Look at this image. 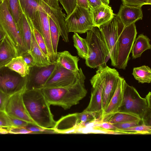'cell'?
Returning a JSON list of instances; mask_svg holds the SVG:
<instances>
[{
    "mask_svg": "<svg viewBox=\"0 0 151 151\" xmlns=\"http://www.w3.org/2000/svg\"><path fill=\"white\" fill-rule=\"evenodd\" d=\"M23 13L33 27L42 33L39 12L40 0H19Z\"/></svg>",
    "mask_w": 151,
    "mask_h": 151,
    "instance_id": "ac0fdd59",
    "label": "cell"
},
{
    "mask_svg": "<svg viewBox=\"0 0 151 151\" xmlns=\"http://www.w3.org/2000/svg\"><path fill=\"white\" fill-rule=\"evenodd\" d=\"M5 66L23 77L26 76L29 72V67L22 56H18L13 58Z\"/></svg>",
    "mask_w": 151,
    "mask_h": 151,
    "instance_id": "484cf974",
    "label": "cell"
},
{
    "mask_svg": "<svg viewBox=\"0 0 151 151\" xmlns=\"http://www.w3.org/2000/svg\"><path fill=\"white\" fill-rule=\"evenodd\" d=\"M24 91L18 92L10 96L5 112L9 116L36 125L30 117L25 106L22 98V93Z\"/></svg>",
    "mask_w": 151,
    "mask_h": 151,
    "instance_id": "5bb4252c",
    "label": "cell"
},
{
    "mask_svg": "<svg viewBox=\"0 0 151 151\" xmlns=\"http://www.w3.org/2000/svg\"><path fill=\"white\" fill-rule=\"evenodd\" d=\"M8 117L14 127H24L29 123L24 121L17 118L9 116Z\"/></svg>",
    "mask_w": 151,
    "mask_h": 151,
    "instance_id": "60d3db41",
    "label": "cell"
},
{
    "mask_svg": "<svg viewBox=\"0 0 151 151\" xmlns=\"http://www.w3.org/2000/svg\"><path fill=\"white\" fill-rule=\"evenodd\" d=\"M6 0L8 7L16 23L18 22L23 13L19 0Z\"/></svg>",
    "mask_w": 151,
    "mask_h": 151,
    "instance_id": "4dcf8cb0",
    "label": "cell"
},
{
    "mask_svg": "<svg viewBox=\"0 0 151 151\" xmlns=\"http://www.w3.org/2000/svg\"><path fill=\"white\" fill-rule=\"evenodd\" d=\"M147 106L146 99L142 97L135 88L129 85L125 80L123 100L118 112L132 114L141 120Z\"/></svg>",
    "mask_w": 151,
    "mask_h": 151,
    "instance_id": "8992f818",
    "label": "cell"
},
{
    "mask_svg": "<svg viewBox=\"0 0 151 151\" xmlns=\"http://www.w3.org/2000/svg\"><path fill=\"white\" fill-rule=\"evenodd\" d=\"M104 66L99 67L96 74L90 80L92 90L89 104L84 110L97 114L100 119L102 112V97L105 84Z\"/></svg>",
    "mask_w": 151,
    "mask_h": 151,
    "instance_id": "9c48e42d",
    "label": "cell"
},
{
    "mask_svg": "<svg viewBox=\"0 0 151 151\" xmlns=\"http://www.w3.org/2000/svg\"><path fill=\"white\" fill-rule=\"evenodd\" d=\"M76 5L86 9H89L87 0H76Z\"/></svg>",
    "mask_w": 151,
    "mask_h": 151,
    "instance_id": "bcb514c9",
    "label": "cell"
},
{
    "mask_svg": "<svg viewBox=\"0 0 151 151\" xmlns=\"http://www.w3.org/2000/svg\"><path fill=\"white\" fill-rule=\"evenodd\" d=\"M5 36L2 32L0 30V42L3 40Z\"/></svg>",
    "mask_w": 151,
    "mask_h": 151,
    "instance_id": "c3c4849f",
    "label": "cell"
},
{
    "mask_svg": "<svg viewBox=\"0 0 151 151\" xmlns=\"http://www.w3.org/2000/svg\"><path fill=\"white\" fill-rule=\"evenodd\" d=\"M9 133L7 128L0 127V134H5Z\"/></svg>",
    "mask_w": 151,
    "mask_h": 151,
    "instance_id": "7dc6e473",
    "label": "cell"
},
{
    "mask_svg": "<svg viewBox=\"0 0 151 151\" xmlns=\"http://www.w3.org/2000/svg\"><path fill=\"white\" fill-rule=\"evenodd\" d=\"M151 92H149L145 98L147 103V106L141 119L142 124L146 125L151 126Z\"/></svg>",
    "mask_w": 151,
    "mask_h": 151,
    "instance_id": "d6a6232c",
    "label": "cell"
},
{
    "mask_svg": "<svg viewBox=\"0 0 151 151\" xmlns=\"http://www.w3.org/2000/svg\"><path fill=\"white\" fill-rule=\"evenodd\" d=\"M22 98L27 111L36 125L46 129L53 130L56 122L51 112L50 105L41 89L24 90Z\"/></svg>",
    "mask_w": 151,
    "mask_h": 151,
    "instance_id": "6da1fadb",
    "label": "cell"
},
{
    "mask_svg": "<svg viewBox=\"0 0 151 151\" xmlns=\"http://www.w3.org/2000/svg\"><path fill=\"white\" fill-rule=\"evenodd\" d=\"M57 62L44 66L35 65L29 68V72L26 76L25 90L41 89L55 70Z\"/></svg>",
    "mask_w": 151,
    "mask_h": 151,
    "instance_id": "7c38bea8",
    "label": "cell"
},
{
    "mask_svg": "<svg viewBox=\"0 0 151 151\" xmlns=\"http://www.w3.org/2000/svg\"><path fill=\"white\" fill-rule=\"evenodd\" d=\"M135 23L124 26L119 35L116 68L125 70L129 59L137 32Z\"/></svg>",
    "mask_w": 151,
    "mask_h": 151,
    "instance_id": "52a82bcc",
    "label": "cell"
},
{
    "mask_svg": "<svg viewBox=\"0 0 151 151\" xmlns=\"http://www.w3.org/2000/svg\"><path fill=\"white\" fill-rule=\"evenodd\" d=\"M0 127L6 128L13 127L8 116L5 111H0Z\"/></svg>",
    "mask_w": 151,
    "mask_h": 151,
    "instance_id": "74e56055",
    "label": "cell"
},
{
    "mask_svg": "<svg viewBox=\"0 0 151 151\" xmlns=\"http://www.w3.org/2000/svg\"><path fill=\"white\" fill-rule=\"evenodd\" d=\"M89 9H93L102 5H109L110 0H87Z\"/></svg>",
    "mask_w": 151,
    "mask_h": 151,
    "instance_id": "ab89813d",
    "label": "cell"
},
{
    "mask_svg": "<svg viewBox=\"0 0 151 151\" xmlns=\"http://www.w3.org/2000/svg\"><path fill=\"white\" fill-rule=\"evenodd\" d=\"M49 23L50 38L52 47L55 54L57 56L58 45L60 34L55 23L50 17Z\"/></svg>",
    "mask_w": 151,
    "mask_h": 151,
    "instance_id": "f546056e",
    "label": "cell"
},
{
    "mask_svg": "<svg viewBox=\"0 0 151 151\" xmlns=\"http://www.w3.org/2000/svg\"><path fill=\"white\" fill-rule=\"evenodd\" d=\"M21 56L29 68L36 65L33 58L29 52H26Z\"/></svg>",
    "mask_w": 151,
    "mask_h": 151,
    "instance_id": "ee69618b",
    "label": "cell"
},
{
    "mask_svg": "<svg viewBox=\"0 0 151 151\" xmlns=\"http://www.w3.org/2000/svg\"><path fill=\"white\" fill-rule=\"evenodd\" d=\"M3 0H0V3L3 1Z\"/></svg>",
    "mask_w": 151,
    "mask_h": 151,
    "instance_id": "681fc988",
    "label": "cell"
},
{
    "mask_svg": "<svg viewBox=\"0 0 151 151\" xmlns=\"http://www.w3.org/2000/svg\"><path fill=\"white\" fill-rule=\"evenodd\" d=\"M24 127L31 131L32 132V133H42L44 132L47 130L30 123H28L27 125Z\"/></svg>",
    "mask_w": 151,
    "mask_h": 151,
    "instance_id": "f6af8a7d",
    "label": "cell"
},
{
    "mask_svg": "<svg viewBox=\"0 0 151 151\" xmlns=\"http://www.w3.org/2000/svg\"><path fill=\"white\" fill-rule=\"evenodd\" d=\"M124 79L119 76L114 93L105 109L102 114L101 122L107 121L111 117L118 112L123 100Z\"/></svg>",
    "mask_w": 151,
    "mask_h": 151,
    "instance_id": "2e32d148",
    "label": "cell"
},
{
    "mask_svg": "<svg viewBox=\"0 0 151 151\" xmlns=\"http://www.w3.org/2000/svg\"><path fill=\"white\" fill-rule=\"evenodd\" d=\"M124 4L142 7L145 5L151 4V0H121Z\"/></svg>",
    "mask_w": 151,
    "mask_h": 151,
    "instance_id": "f35d334b",
    "label": "cell"
},
{
    "mask_svg": "<svg viewBox=\"0 0 151 151\" xmlns=\"http://www.w3.org/2000/svg\"><path fill=\"white\" fill-rule=\"evenodd\" d=\"M9 134H31L32 132L24 127H11L7 128Z\"/></svg>",
    "mask_w": 151,
    "mask_h": 151,
    "instance_id": "7bdbcfd3",
    "label": "cell"
},
{
    "mask_svg": "<svg viewBox=\"0 0 151 151\" xmlns=\"http://www.w3.org/2000/svg\"><path fill=\"white\" fill-rule=\"evenodd\" d=\"M78 78L74 84L58 88H43L41 90L50 105L61 106L64 109H70L78 104L87 93L84 84L86 77L81 68Z\"/></svg>",
    "mask_w": 151,
    "mask_h": 151,
    "instance_id": "7a4b0ae2",
    "label": "cell"
},
{
    "mask_svg": "<svg viewBox=\"0 0 151 151\" xmlns=\"http://www.w3.org/2000/svg\"><path fill=\"white\" fill-rule=\"evenodd\" d=\"M89 9L94 26L98 27L111 20L115 14L109 5H102Z\"/></svg>",
    "mask_w": 151,
    "mask_h": 151,
    "instance_id": "ffe728a7",
    "label": "cell"
},
{
    "mask_svg": "<svg viewBox=\"0 0 151 151\" xmlns=\"http://www.w3.org/2000/svg\"><path fill=\"white\" fill-rule=\"evenodd\" d=\"M18 55L13 47L5 37L0 45V68L5 66Z\"/></svg>",
    "mask_w": 151,
    "mask_h": 151,
    "instance_id": "cb8c5ba5",
    "label": "cell"
},
{
    "mask_svg": "<svg viewBox=\"0 0 151 151\" xmlns=\"http://www.w3.org/2000/svg\"><path fill=\"white\" fill-rule=\"evenodd\" d=\"M141 7L122 4L116 15L124 26H128L142 19L143 14Z\"/></svg>",
    "mask_w": 151,
    "mask_h": 151,
    "instance_id": "e0dca14e",
    "label": "cell"
},
{
    "mask_svg": "<svg viewBox=\"0 0 151 151\" xmlns=\"http://www.w3.org/2000/svg\"><path fill=\"white\" fill-rule=\"evenodd\" d=\"M29 52L33 58L36 65L44 66L52 63L39 46L32 32L30 48Z\"/></svg>",
    "mask_w": 151,
    "mask_h": 151,
    "instance_id": "603a6c76",
    "label": "cell"
},
{
    "mask_svg": "<svg viewBox=\"0 0 151 151\" xmlns=\"http://www.w3.org/2000/svg\"><path fill=\"white\" fill-rule=\"evenodd\" d=\"M79 58L74 56L67 51L57 52L56 62L64 68L73 72L78 71Z\"/></svg>",
    "mask_w": 151,
    "mask_h": 151,
    "instance_id": "44dd1931",
    "label": "cell"
},
{
    "mask_svg": "<svg viewBox=\"0 0 151 151\" xmlns=\"http://www.w3.org/2000/svg\"><path fill=\"white\" fill-rule=\"evenodd\" d=\"M132 75L139 83H150L151 81V69L148 66L134 68Z\"/></svg>",
    "mask_w": 151,
    "mask_h": 151,
    "instance_id": "4316f807",
    "label": "cell"
},
{
    "mask_svg": "<svg viewBox=\"0 0 151 151\" xmlns=\"http://www.w3.org/2000/svg\"><path fill=\"white\" fill-rule=\"evenodd\" d=\"M40 5L54 22L64 41L68 42L69 32L65 21V15L59 5L58 0H40Z\"/></svg>",
    "mask_w": 151,
    "mask_h": 151,
    "instance_id": "8fae6325",
    "label": "cell"
},
{
    "mask_svg": "<svg viewBox=\"0 0 151 151\" xmlns=\"http://www.w3.org/2000/svg\"><path fill=\"white\" fill-rule=\"evenodd\" d=\"M65 21L69 32L84 33L95 27L89 9L77 5L72 13L65 17Z\"/></svg>",
    "mask_w": 151,
    "mask_h": 151,
    "instance_id": "ba28073f",
    "label": "cell"
},
{
    "mask_svg": "<svg viewBox=\"0 0 151 151\" xmlns=\"http://www.w3.org/2000/svg\"><path fill=\"white\" fill-rule=\"evenodd\" d=\"M26 76L23 77L5 66L0 68V90L11 95L25 90Z\"/></svg>",
    "mask_w": 151,
    "mask_h": 151,
    "instance_id": "30bf717a",
    "label": "cell"
},
{
    "mask_svg": "<svg viewBox=\"0 0 151 151\" xmlns=\"http://www.w3.org/2000/svg\"><path fill=\"white\" fill-rule=\"evenodd\" d=\"M79 76V70L76 72L72 71L57 63L55 70L42 88H61L70 86L76 82Z\"/></svg>",
    "mask_w": 151,
    "mask_h": 151,
    "instance_id": "4fadbf2b",
    "label": "cell"
},
{
    "mask_svg": "<svg viewBox=\"0 0 151 151\" xmlns=\"http://www.w3.org/2000/svg\"><path fill=\"white\" fill-rule=\"evenodd\" d=\"M140 119L138 117L132 114L126 113L118 112L106 122L112 124H115Z\"/></svg>",
    "mask_w": 151,
    "mask_h": 151,
    "instance_id": "f1b7e54d",
    "label": "cell"
},
{
    "mask_svg": "<svg viewBox=\"0 0 151 151\" xmlns=\"http://www.w3.org/2000/svg\"><path fill=\"white\" fill-rule=\"evenodd\" d=\"M150 40L146 36L143 34L139 35L136 38L133 45L131 52L133 59L140 57L143 52L150 49Z\"/></svg>",
    "mask_w": 151,
    "mask_h": 151,
    "instance_id": "d4e9b609",
    "label": "cell"
},
{
    "mask_svg": "<svg viewBox=\"0 0 151 151\" xmlns=\"http://www.w3.org/2000/svg\"><path fill=\"white\" fill-rule=\"evenodd\" d=\"M28 21L38 45L44 54L48 58V54L47 49L42 33L33 27L32 23L30 21L28 20Z\"/></svg>",
    "mask_w": 151,
    "mask_h": 151,
    "instance_id": "1f68e13d",
    "label": "cell"
},
{
    "mask_svg": "<svg viewBox=\"0 0 151 151\" xmlns=\"http://www.w3.org/2000/svg\"><path fill=\"white\" fill-rule=\"evenodd\" d=\"M1 42H0V45L1 44Z\"/></svg>",
    "mask_w": 151,
    "mask_h": 151,
    "instance_id": "f907efd6",
    "label": "cell"
},
{
    "mask_svg": "<svg viewBox=\"0 0 151 151\" xmlns=\"http://www.w3.org/2000/svg\"><path fill=\"white\" fill-rule=\"evenodd\" d=\"M141 122V120L140 119L113 124L117 129V131L123 132V131L126 129L140 125V123Z\"/></svg>",
    "mask_w": 151,
    "mask_h": 151,
    "instance_id": "d590c367",
    "label": "cell"
},
{
    "mask_svg": "<svg viewBox=\"0 0 151 151\" xmlns=\"http://www.w3.org/2000/svg\"><path fill=\"white\" fill-rule=\"evenodd\" d=\"M10 96L0 90V111H5L6 105Z\"/></svg>",
    "mask_w": 151,
    "mask_h": 151,
    "instance_id": "b9f144b4",
    "label": "cell"
},
{
    "mask_svg": "<svg viewBox=\"0 0 151 151\" xmlns=\"http://www.w3.org/2000/svg\"><path fill=\"white\" fill-rule=\"evenodd\" d=\"M0 30L18 56L28 52L23 43L17 23L9 10L6 0L0 3Z\"/></svg>",
    "mask_w": 151,
    "mask_h": 151,
    "instance_id": "277c9868",
    "label": "cell"
},
{
    "mask_svg": "<svg viewBox=\"0 0 151 151\" xmlns=\"http://www.w3.org/2000/svg\"><path fill=\"white\" fill-rule=\"evenodd\" d=\"M85 39L88 47V56L85 59L86 65L91 68L106 66L108 50L99 28L95 27L87 32Z\"/></svg>",
    "mask_w": 151,
    "mask_h": 151,
    "instance_id": "3957f363",
    "label": "cell"
},
{
    "mask_svg": "<svg viewBox=\"0 0 151 151\" xmlns=\"http://www.w3.org/2000/svg\"><path fill=\"white\" fill-rule=\"evenodd\" d=\"M79 124L78 113L69 114L56 122L53 130L57 133H76Z\"/></svg>",
    "mask_w": 151,
    "mask_h": 151,
    "instance_id": "d6986e66",
    "label": "cell"
},
{
    "mask_svg": "<svg viewBox=\"0 0 151 151\" xmlns=\"http://www.w3.org/2000/svg\"><path fill=\"white\" fill-rule=\"evenodd\" d=\"M105 84L102 97V113L108 105L115 90L117 83L120 76L115 68L106 65L104 67Z\"/></svg>",
    "mask_w": 151,
    "mask_h": 151,
    "instance_id": "9a60e30c",
    "label": "cell"
},
{
    "mask_svg": "<svg viewBox=\"0 0 151 151\" xmlns=\"http://www.w3.org/2000/svg\"><path fill=\"white\" fill-rule=\"evenodd\" d=\"M74 46L77 50L78 55L81 58L86 59L88 56V47L85 39L81 37L77 33H74L73 36Z\"/></svg>",
    "mask_w": 151,
    "mask_h": 151,
    "instance_id": "83f0119b",
    "label": "cell"
},
{
    "mask_svg": "<svg viewBox=\"0 0 151 151\" xmlns=\"http://www.w3.org/2000/svg\"><path fill=\"white\" fill-rule=\"evenodd\" d=\"M124 26L115 14L111 20L98 27L108 50L111 65L115 67L119 35Z\"/></svg>",
    "mask_w": 151,
    "mask_h": 151,
    "instance_id": "5b68a950",
    "label": "cell"
},
{
    "mask_svg": "<svg viewBox=\"0 0 151 151\" xmlns=\"http://www.w3.org/2000/svg\"><path fill=\"white\" fill-rule=\"evenodd\" d=\"M98 116L100 118L99 115L96 113L87 112L84 111L81 113H78V117L79 122L78 126L87 122L97 119V117Z\"/></svg>",
    "mask_w": 151,
    "mask_h": 151,
    "instance_id": "836d02e7",
    "label": "cell"
},
{
    "mask_svg": "<svg viewBox=\"0 0 151 151\" xmlns=\"http://www.w3.org/2000/svg\"><path fill=\"white\" fill-rule=\"evenodd\" d=\"M67 15L70 14L76 6V0H58Z\"/></svg>",
    "mask_w": 151,
    "mask_h": 151,
    "instance_id": "8d00e7d4",
    "label": "cell"
},
{
    "mask_svg": "<svg viewBox=\"0 0 151 151\" xmlns=\"http://www.w3.org/2000/svg\"><path fill=\"white\" fill-rule=\"evenodd\" d=\"M123 131L135 132H138L139 134H150L151 126L146 125L142 124L141 125L126 129Z\"/></svg>",
    "mask_w": 151,
    "mask_h": 151,
    "instance_id": "e575fe53",
    "label": "cell"
},
{
    "mask_svg": "<svg viewBox=\"0 0 151 151\" xmlns=\"http://www.w3.org/2000/svg\"><path fill=\"white\" fill-rule=\"evenodd\" d=\"M17 24L24 45L29 52L31 47L32 31L27 18L23 13Z\"/></svg>",
    "mask_w": 151,
    "mask_h": 151,
    "instance_id": "7402d4cb",
    "label": "cell"
}]
</instances>
